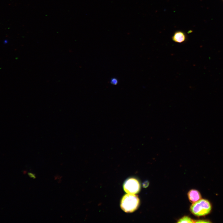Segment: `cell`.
Segmentation results:
<instances>
[{"label": "cell", "mask_w": 223, "mask_h": 223, "mask_svg": "<svg viewBox=\"0 0 223 223\" xmlns=\"http://www.w3.org/2000/svg\"><path fill=\"white\" fill-rule=\"evenodd\" d=\"M212 205L210 202L204 199H201L193 203L190 208L191 213L197 216L208 215L211 211Z\"/></svg>", "instance_id": "obj_1"}, {"label": "cell", "mask_w": 223, "mask_h": 223, "mask_svg": "<svg viewBox=\"0 0 223 223\" xmlns=\"http://www.w3.org/2000/svg\"><path fill=\"white\" fill-rule=\"evenodd\" d=\"M139 203V200L137 196L134 194H128L122 198L120 205L121 208L125 212H131L138 208Z\"/></svg>", "instance_id": "obj_2"}, {"label": "cell", "mask_w": 223, "mask_h": 223, "mask_svg": "<svg viewBox=\"0 0 223 223\" xmlns=\"http://www.w3.org/2000/svg\"><path fill=\"white\" fill-rule=\"evenodd\" d=\"M124 188L127 193L134 194L138 192L140 190V186L137 179L131 178L128 179L125 182Z\"/></svg>", "instance_id": "obj_3"}, {"label": "cell", "mask_w": 223, "mask_h": 223, "mask_svg": "<svg viewBox=\"0 0 223 223\" xmlns=\"http://www.w3.org/2000/svg\"><path fill=\"white\" fill-rule=\"evenodd\" d=\"M187 38L186 33L181 30L175 32L172 37V40L174 42L180 43L185 42Z\"/></svg>", "instance_id": "obj_4"}, {"label": "cell", "mask_w": 223, "mask_h": 223, "mask_svg": "<svg viewBox=\"0 0 223 223\" xmlns=\"http://www.w3.org/2000/svg\"><path fill=\"white\" fill-rule=\"evenodd\" d=\"M189 199L190 202L195 203L201 199L200 192L195 190H191L188 193Z\"/></svg>", "instance_id": "obj_5"}, {"label": "cell", "mask_w": 223, "mask_h": 223, "mask_svg": "<svg viewBox=\"0 0 223 223\" xmlns=\"http://www.w3.org/2000/svg\"><path fill=\"white\" fill-rule=\"evenodd\" d=\"M178 223H193L195 220L192 219L190 218L187 216H185L179 220L177 221Z\"/></svg>", "instance_id": "obj_6"}, {"label": "cell", "mask_w": 223, "mask_h": 223, "mask_svg": "<svg viewBox=\"0 0 223 223\" xmlns=\"http://www.w3.org/2000/svg\"><path fill=\"white\" fill-rule=\"evenodd\" d=\"M195 222L196 223H208L210 222V221L208 220H198L195 221Z\"/></svg>", "instance_id": "obj_7"}, {"label": "cell", "mask_w": 223, "mask_h": 223, "mask_svg": "<svg viewBox=\"0 0 223 223\" xmlns=\"http://www.w3.org/2000/svg\"><path fill=\"white\" fill-rule=\"evenodd\" d=\"M111 82L112 84L116 85L117 83V81L116 79H113L112 80Z\"/></svg>", "instance_id": "obj_8"}, {"label": "cell", "mask_w": 223, "mask_h": 223, "mask_svg": "<svg viewBox=\"0 0 223 223\" xmlns=\"http://www.w3.org/2000/svg\"><path fill=\"white\" fill-rule=\"evenodd\" d=\"M28 175L29 176V177H31L34 178L35 176L34 175L32 174V173H28Z\"/></svg>", "instance_id": "obj_9"}]
</instances>
